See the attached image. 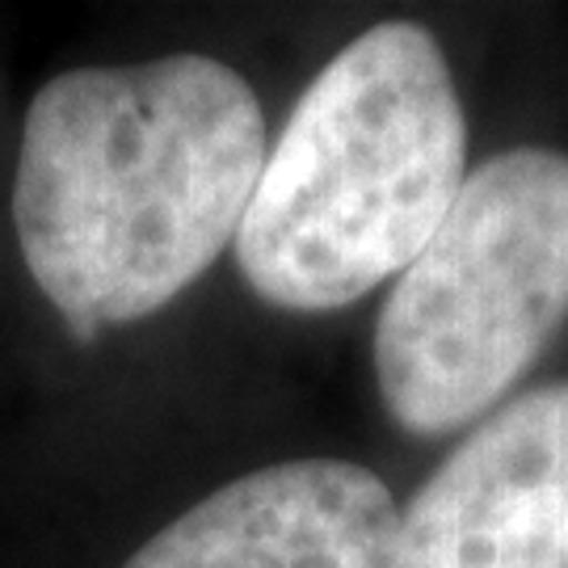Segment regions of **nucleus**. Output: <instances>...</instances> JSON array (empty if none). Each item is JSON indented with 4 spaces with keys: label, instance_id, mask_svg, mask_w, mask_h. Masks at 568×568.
<instances>
[{
    "label": "nucleus",
    "instance_id": "nucleus-1",
    "mask_svg": "<svg viewBox=\"0 0 568 568\" xmlns=\"http://www.w3.org/2000/svg\"><path fill=\"white\" fill-rule=\"evenodd\" d=\"M236 68L182 51L51 77L26 110L13 227L72 337L156 316L236 241L265 164Z\"/></svg>",
    "mask_w": 568,
    "mask_h": 568
},
{
    "label": "nucleus",
    "instance_id": "nucleus-2",
    "mask_svg": "<svg viewBox=\"0 0 568 568\" xmlns=\"http://www.w3.org/2000/svg\"><path fill=\"white\" fill-rule=\"evenodd\" d=\"M467 182V119L447 51L417 21H379L316 72L236 232L253 295L337 312L405 274Z\"/></svg>",
    "mask_w": 568,
    "mask_h": 568
},
{
    "label": "nucleus",
    "instance_id": "nucleus-3",
    "mask_svg": "<svg viewBox=\"0 0 568 568\" xmlns=\"http://www.w3.org/2000/svg\"><path fill=\"white\" fill-rule=\"evenodd\" d=\"M568 321V156L509 148L467 173L447 220L392 286L375 384L405 434L485 417Z\"/></svg>",
    "mask_w": 568,
    "mask_h": 568
},
{
    "label": "nucleus",
    "instance_id": "nucleus-4",
    "mask_svg": "<svg viewBox=\"0 0 568 568\" xmlns=\"http://www.w3.org/2000/svg\"><path fill=\"white\" fill-rule=\"evenodd\" d=\"M392 568H568V379L514 396L434 467Z\"/></svg>",
    "mask_w": 568,
    "mask_h": 568
},
{
    "label": "nucleus",
    "instance_id": "nucleus-5",
    "mask_svg": "<svg viewBox=\"0 0 568 568\" xmlns=\"http://www.w3.org/2000/svg\"><path fill=\"white\" fill-rule=\"evenodd\" d=\"M400 509L349 459H291L215 488L122 568H392Z\"/></svg>",
    "mask_w": 568,
    "mask_h": 568
}]
</instances>
